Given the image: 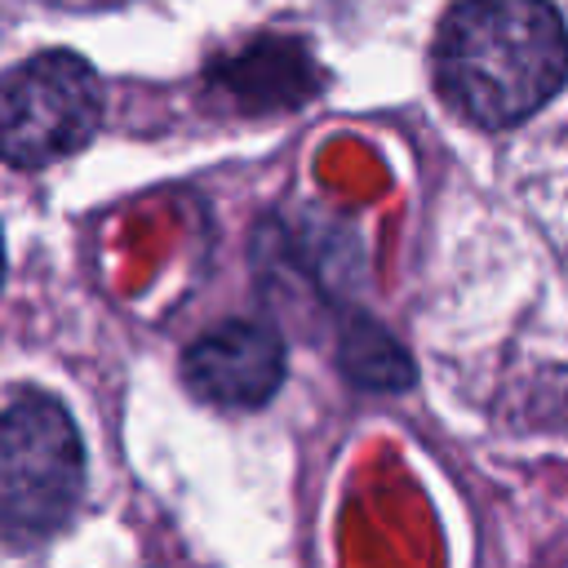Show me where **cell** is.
I'll return each mask as SVG.
<instances>
[{
  "instance_id": "1",
  "label": "cell",
  "mask_w": 568,
  "mask_h": 568,
  "mask_svg": "<svg viewBox=\"0 0 568 568\" xmlns=\"http://www.w3.org/2000/svg\"><path fill=\"white\" fill-rule=\"evenodd\" d=\"M568 80V27L550 0H457L435 36L444 102L479 124L510 129Z\"/></svg>"
},
{
  "instance_id": "2",
  "label": "cell",
  "mask_w": 568,
  "mask_h": 568,
  "mask_svg": "<svg viewBox=\"0 0 568 568\" xmlns=\"http://www.w3.org/2000/svg\"><path fill=\"white\" fill-rule=\"evenodd\" d=\"M84 493V444L67 408L44 390H13L0 422V532L36 546L75 515Z\"/></svg>"
},
{
  "instance_id": "3",
  "label": "cell",
  "mask_w": 568,
  "mask_h": 568,
  "mask_svg": "<svg viewBox=\"0 0 568 568\" xmlns=\"http://www.w3.org/2000/svg\"><path fill=\"white\" fill-rule=\"evenodd\" d=\"M102 124V80L67 49L18 62L4 80L0 146L9 169H44L80 151Z\"/></svg>"
},
{
  "instance_id": "4",
  "label": "cell",
  "mask_w": 568,
  "mask_h": 568,
  "mask_svg": "<svg viewBox=\"0 0 568 568\" xmlns=\"http://www.w3.org/2000/svg\"><path fill=\"white\" fill-rule=\"evenodd\" d=\"M182 382L217 408H257L284 382V342L271 324L226 320L195 337L182 355Z\"/></svg>"
},
{
  "instance_id": "5",
  "label": "cell",
  "mask_w": 568,
  "mask_h": 568,
  "mask_svg": "<svg viewBox=\"0 0 568 568\" xmlns=\"http://www.w3.org/2000/svg\"><path fill=\"white\" fill-rule=\"evenodd\" d=\"M342 373L364 390H399L413 382L404 346L390 333H382L368 315H355L342 333Z\"/></svg>"
}]
</instances>
